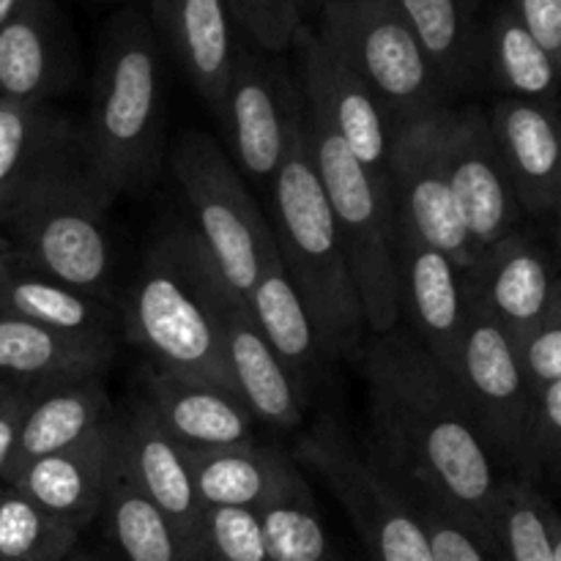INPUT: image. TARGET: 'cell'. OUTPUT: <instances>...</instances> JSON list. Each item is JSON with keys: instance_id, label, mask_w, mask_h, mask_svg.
I'll list each match as a JSON object with an SVG mask.
<instances>
[{"instance_id": "14", "label": "cell", "mask_w": 561, "mask_h": 561, "mask_svg": "<svg viewBox=\"0 0 561 561\" xmlns=\"http://www.w3.org/2000/svg\"><path fill=\"white\" fill-rule=\"evenodd\" d=\"M290 49L296 53V82L305 107L312 110L370 173L387 175L392 121L376 93L337 55L329 53L307 22L296 31Z\"/></svg>"}, {"instance_id": "25", "label": "cell", "mask_w": 561, "mask_h": 561, "mask_svg": "<svg viewBox=\"0 0 561 561\" xmlns=\"http://www.w3.org/2000/svg\"><path fill=\"white\" fill-rule=\"evenodd\" d=\"M192 485L203 510H250L255 513L299 471L283 449L255 442L219 449H184Z\"/></svg>"}, {"instance_id": "34", "label": "cell", "mask_w": 561, "mask_h": 561, "mask_svg": "<svg viewBox=\"0 0 561 561\" xmlns=\"http://www.w3.org/2000/svg\"><path fill=\"white\" fill-rule=\"evenodd\" d=\"M80 531L38 507L20 488H0V561H64Z\"/></svg>"}, {"instance_id": "31", "label": "cell", "mask_w": 561, "mask_h": 561, "mask_svg": "<svg viewBox=\"0 0 561 561\" xmlns=\"http://www.w3.org/2000/svg\"><path fill=\"white\" fill-rule=\"evenodd\" d=\"M0 312L66 334L107 340L115 334V312L107 301L80 294L38 272H16L5 257L0 261Z\"/></svg>"}, {"instance_id": "35", "label": "cell", "mask_w": 561, "mask_h": 561, "mask_svg": "<svg viewBox=\"0 0 561 561\" xmlns=\"http://www.w3.org/2000/svg\"><path fill=\"white\" fill-rule=\"evenodd\" d=\"M102 513L124 561H195L168 518L124 480L115 482Z\"/></svg>"}, {"instance_id": "22", "label": "cell", "mask_w": 561, "mask_h": 561, "mask_svg": "<svg viewBox=\"0 0 561 561\" xmlns=\"http://www.w3.org/2000/svg\"><path fill=\"white\" fill-rule=\"evenodd\" d=\"M148 20L214 113L244 44L228 0H151Z\"/></svg>"}, {"instance_id": "24", "label": "cell", "mask_w": 561, "mask_h": 561, "mask_svg": "<svg viewBox=\"0 0 561 561\" xmlns=\"http://www.w3.org/2000/svg\"><path fill=\"white\" fill-rule=\"evenodd\" d=\"M113 354L115 340L66 334L0 312V378L16 387L42 389L102 376Z\"/></svg>"}, {"instance_id": "18", "label": "cell", "mask_w": 561, "mask_h": 561, "mask_svg": "<svg viewBox=\"0 0 561 561\" xmlns=\"http://www.w3.org/2000/svg\"><path fill=\"white\" fill-rule=\"evenodd\" d=\"M463 288L466 301L496 321L513 343L561 301L551 257L520 230H510L474 257L463 272Z\"/></svg>"}, {"instance_id": "7", "label": "cell", "mask_w": 561, "mask_h": 561, "mask_svg": "<svg viewBox=\"0 0 561 561\" xmlns=\"http://www.w3.org/2000/svg\"><path fill=\"white\" fill-rule=\"evenodd\" d=\"M316 16V36L376 93L392 131L449 107L447 88L392 0H329Z\"/></svg>"}, {"instance_id": "21", "label": "cell", "mask_w": 561, "mask_h": 561, "mask_svg": "<svg viewBox=\"0 0 561 561\" xmlns=\"http://www.w3.org/2000/svg\"><path fill=\"white\" fill-rule=\"evenodd\" d=\"M75 71L58 0H20L0 25V99L44 104Z\"/></svg>"}, {"instance_id": "2", "label": "cell", "mask_w": 561, "mask_h": 561, "mask_svg": "<svg viewBox=\"0 0 561 561\" xmlns=\"http://www.w3.org/2000/svg\"><path fill=\"white\" fill-rule=\"evenodd\" d=\"M162 44L148 11H115L99 38L82 157L110 201L142 190L162 168Z\"/></svg>"}, {"instance_id": "15", "label": "cell", "mask_w": 561, "mask_h": 561, "mask_svg": "<svg viewBox=\"0 0 561 561\" xmlns=\"http://www.w3.org/2000/svg\"><path fill=\"white\" fill-rule=\"evenodd\" d=\"M208 290L217 316L219 351L233 392L244 400L255 420L274 427L299 425L307 409V394L296 387L279 356L268 348L247 301L225 285L214 263Z\"/></svg>"}, {"instance_id": "8", "label": "cell", "mask_w": 561, "mask_h": 561, "mask_svg": "<svg viewBox=\"0 0 561 561\" xmlns=\"http://www.w3.org/2000/svg\"><path fill=\"white\" fill-rule=\"evenodd\" d=\"M170 170L190 206V230L225 285L247 299L277 244L239 168L208 135L184 131L170 148Z\"/></svg>"}, {"instance_id": "27", "label": "cell", "mask_w": 561, "mask_h": 561, "mask_svg": "<svg viewBox=\"0 0 561 561\" xmlns=\"http://www.w3.org/2000/svg\"><path fill=\"white\" fill-rule=\"evenodd\" d=\"M80 148V135L47 104L0 99V217L38 179Z\"/></svg>"}, {"instance_id": "1", "label": "cell", "mask_w": 561, "mask_h": 561, "mask_svg": "<svg viewBox=\"0 0 561 561\" xmlns=\"http://www.w3.org/2000/svg\"><path fill=\"white\" fill-rule=\"evenodd\" d=\"M370 463L405 493L433 499L485 529L504 469L471 422L453 378L409 334L362 345Z\"/></svg>"}, {"instance_id": "6", "label": "cell", "mask_w": 561, "mask_h": 561, "mask_svg": "<svg viewBox=\"0 0 561 561\" xmlns=\"http://www.w3.org/2000/svg\"><path fill=\"white\" fill-rule=\"evenodd\" d=\"M305 142L345 247L365 329L373 334L392 332L400 327L398 222L387 175L370 173L307 107Z\"/></svg>"}, {"instance_id": "9", "label": "cell", "mask_w": 561, "mask_h": 561, "mask_svg": "<svg viewBox=\"0 0 561 561\" xmlns=\"http://www.w3.org/2000/svg\"><path fill=\"white\" fill-rule=\"evenodd\" d=\"M294 458L337 499L373 561H436L405 493L356 449L332 416L296 442Z\"/></svg>"}, {"instance_id": "33", "label": "cell", "mask_w": 561, "mask_h": 561, "mask_svg": "<svg viewBox=\"0 0 561 561\" xmlns=\"http://www.w3.org/2000/svg\"><path fill=\"white\" fill-rule=\"evenodd\" d=\"M268 561H329L327 526L301 469L255 510Z\"/></svg>"}, {"instance_id": "37", "label": "cell", "mask_w": 561, "mask_h": 561, "mask_svg": "<svg viewBox=\"0 0 561 561\" xmlns=\"http://www.w3.org/2000/svg\"><path fill=\"white\" fill-rule=\"evenodd\" d=\"M405 499L411 502L422 529H425L433 559L436 561H496V557H493L491 540H488V531L482 529V526L471 524V520H466L463 515L453 513V510L433 502V499L416 496V493H405Z\"/></svg>"}, {"instance_id": "28", "label": "cell", "mask_w": 561, "mask_h": 561, "mask_svg": "<svg viewBox=\"0 0 561 561\" xmlns=\"http://www.w3.org/2000/svg\"><path fill=\"white\" fill-rule=\"evenodd\" d=\"M559 66L520 25L507 0H499L482 16L480 69L504 96L559 113Z\"/></svg>"}, {"instance_id": "19", "label": "cell", "mask_w": 561, "mask_h": 561, "mask_svg": "<svg viewBox=\"0 0 561 561\" xmlns=\"http://www.w3.org/2000/svg\"><path fill=\"white\" fill-rule=\"evenodd\" d=\"M118 480V422L113 414L71 447L22 466L3 485L20 488L38 507L85 529L102 515Z\"/></svg>"}, {"instance_id": "30", "label": "cell", "mask_w": 561, "mask_h": 561, "mask_svg": "<svg viewBox=\"0 0 561 561\" xmlns=\"http://www.w3.org/2000/svg\"><path fill=\"white\" fill-rule=\"evenodd\" d=\"M244 301L261 334L266 337L268 348L279 356L296 387L310 398V381L323 356L318 348L310 312L285 274L277 250L266 257Z\"/></svg>"}, {"instance_id": "5", "label": "cell", "mask_w": 561, "mask_h": 561, "mask_svg": "<svg viewBox=\"0 0 561 561\" xmlns=\"http://www.w3.org/2000/svg\"><path fill=\"white\" fill-rule=\"evenodd\" d=\"M110 197L93 181L82 146L38 175L3 217L33 272L99 301L113 290Z\"/></svg>"}, {"instance_id": "36", "label": "cell", "mask_w": 561, "mask_h": 561, "mask_svg": "<svg viewBox=\"0 0 561 561\" xmlns=\"http://www.w3.org/2000/svg\"><path fill=\"white\" fill-rule=\"evenodd\" d=\"M561 460V381L529 392L520 436V466L515 480L537 485L542 477H557Z\"/></svg>"}, {"instance_id": "26", "label": "cell", "mask_w": 561, "mask_h": 561, "mask_svg": "<svg viewBox=\"0 0 561 561\" xmlns=\"http://www.w3.org/2000/svg\"><path fill=\"white\" fill-rule=\"evenodd\" d=\"M113 414L115 409L104 392L102 376L33 389V398L22 416L14 458L5 469L3 482L31 460L71 447Z\"/></svg>"}, {"instance_id": "20", "label": "cell", "mask_w": 561, "mask_h": 561, "mask_svg": "<svg viewBox=\"0 0 561 561\" xmlns=\"http://www.w3.org/2000/svg\"><path fill=\"white\" fill-rule=\"evenodd\" d=\"M140 400L164 433L184 449H219L255 442V416L228 387L148 367Z\"/></svg>"}, {"instance_id": "32", "label": "cell", "mask_w": 561, "mask_h": 561, "mask_svg": "<svg viewBox=\"0 0 561 561\" xmlns=\"http://www.w3.org/2000/svg\"><path fill=\"white\" fill-rule=\"evenodd\" d=\"M496 561H561V520L531 482L504 477L485 518Z\"/></svg>"}, {"instance_id": "44", "label": "cell", "mask_w": 561, "mask_h": 561, "mask_svg": "<svg viewBox=\"0 0 561 561\" xmlns=\"http://www.w3.org/2000/svg\"><path fill=\"white\" fill-rule=\"evenodd\" d=\"M301 3H305V9H312V11H316V9H318V5L329 3V0H301Z\"/></svg>"}, {"instance_id": "47", "label": "cell", "mask_w": 561, "mask_h": 561, "mask_svg": "<svg viewBox=\"0 0 561 561\" xmlns=\"http://www.w3.org/2000/svg\"><path fill=\"white\" fill-rule=\"evenodd\" d=\"M80 561H96V559H91V557H85V559H80Z\"/></svg>"}, {"instance_id": "45", "label": "cell", "mask_w": 561, "mask_h": 561, "mask_svg": "<svg viewBox=\"0 0 561 561\" xmlns=\"http://www.w3.org/2000/svg\"><path fill=\"white\" fill-rule=\"evenodd\" d=\"M5 387H11V383H9V381H3V378H0V392H3Z\"/></svg>"}, {"instance_id": "42", "label": "cell", "mask_w": 561, "mask_h": 561, "mask_svg": "<svg viewBox=\"0 0 561 561\" xmlns=\"http://www.w3.org/2000/svg\"><path fill=\"white\" fill-rule=\"evenodd\" d=\"M31 398L33 389L16 387V383H11V387L0 392V480H3L11 458H14L22 416H25Z\"/></svg>"}, {"instance_id": "48", "label": "cell", "mask_w": 561, "mask_h": 561, "mask_svg": "<svg viewBox=\"0 0 561 561\" xmlns=\"http://www.w3.org/2000/svg\"><path fill=\"white\" fill-rule=\"evenodd\" d=\"M329 561H337V559H334V557H332V559H329Z\"/></svg>"}, {"instance_id": "38", "label": "cell", "mask_w": 561, "mask_h": 561, "mask_svg": "<svg viewBox=\"0 0 561 561\" xmlns=\"http://www.w3.org/2000/svg\"><path fill=\"white\" fill-rule=\"evenodd\" d=\"M228 5L241 36L268 55L288 53L307 14L301 0H228Z\"/></svg>"}, {"instance_id": "17", "label": "cell", "mask_w": 561, "mask_h": 561, "mask_svg": "<svg viewBox=\"0 0 561 561\" xmlns=\"http://www.w3.org/2000/svg\"><path fill=\"white\" fill-rule=\"evenodd\" d=\"M115 422L121 480L168 518L192 559L201 561V526L206 510L197 502L184 447L159 427L140 398L124 414H115Z\"/></svg>"}, {"instance_id": "46", "label": "cell", "mask_w": 561, "mask_h": 561, "mask_svg": "<svg viewBox=\"0 0 561 561\" xmlns=\"http://www.w3.org/2000/svg\"><path fill=\"white\" fill-rule=\"evenodd\" d=\"M5 257V250H3V244H0V261H3Z\"/></svg>"}, {"instance_id": "13", "label": "cell", "mask_w": 561, "mask_h": 561, "mask_svg": "<svg viewBox=\"0 0 561 561\" xmlns=\"http://www.w3.org/2000/svg\"><path fill=\"white\" fill-rule=\"evenodd\" d=\"M444 164L460 222L471 250L480 255L515 230V222L520 219V206L499 157L485 107H449L444 129Z\"/></svg>"}, {"instance_id": "39", "label": "cell", "mask_w": 561, "mask_h": 561, "mask_svg": "<svg viewBox=\"0 0 561 561\" xmlns=\"http://www.w3.org/2000/svg\"><path fill=\"white\" fill-rule=\"evenodd\" d=\"M201 561H268L261 526L250 510H206Z\"/></svg>"}, {"instance_id": "11", "label": "cell", "mask_w": 561, "mask_h": 561, "mask_svg": "<svg viewBox=\"0 0 561 561\" xmlns=\"http://www.w3.org/2000/svg\"><path fill=\"white\" fill-rule=\"evenodd\" d=\"M449 107L409 121L392 131L387 184L394 219L420 236L425 244L444 252L463 274L477 255L460 222L444 164V129Z\"/></svg>"}, {"instance_id": "41", "label": "cell", "mask_w": 561, "mask_h": 561, "mask_svg": "<svg viewBox=\"0 0 561 561\" xmlns=\"http://www.w3.org/2000/svg\"><path fill=\"white\" fill-rule=\"evenodd\" d=\"M520 25L561 64V0H507Z\"/></svg>"}, {"instance_id": "12", "label": "cell", "mask_w": 561, "mask_h": 561, "mask_svg": "<svg viewBox=\"0 0 561 561\" xmlns=\"http://www.w3.org/2000/svg\"><path fill=\"white\" fill-rule=\"evenodd\" d=\"M453 383L504 474L518 477L529 392L510 334L471 305Z\"/></svg>"}, {"instance_id": "29", "label": "cell", "mask_w": 561, "mask_h": 561, "mask_svg": "<svg viewBox=\"0 0 561 561\" xmlns=\"http://www.w3.org/2000/svg\"><path fill=\"white\" fill-rule=\"evenodd\" d=\"M425 49L447 93L466 91L482 77L480 0H392Z\"/></svg>"}, {"instance_id": "16", "label": "cell", "mask_w": 561, "mask_h": 561, "mask_svg": "<svg viewBox=\"0 0 561 561\" xmlns=\"http://www.w3.org/2000/svg\"><path fill=\"white\" fill-rule=\"evenodd\" d=\"M398 222V219H394ZM398 307L409 321L411 340L453 378L463 340L466 288L460 268L436 247L425 244L398 222Z\"/></svg>"}, {"instance_id": "40", "label": "cell", "mask_w": 561, "mask_h": 561, "mask_svg": "<svg viewBox=\"0 0 561 561\" xmlns=\"http://www.w3.org/2000/svg\"><path fill=\"white\" fill-rule=\"evenodd\" d=\"M515 356L524 373L526 392L561 381V301L515 340Z\"/></svg>"}, {"instance_id": "43", "label": "cell", "mask_w": 561, "mask_h": 561, "mask_svg": "<svg viewBox=\"0 0 561 561\" xmlns=\"http://www.w3.org/2000/svg\"><path fill=\"white\" fill-rule=\"evenodd\" d=\"M16 3H20V0H0V25H3L5 16L16 9Z\"/></svg>"}, {"instance_id": "4", "label": "cell", "mask_w": 561, "mask_h": 561, "mask_svg": "<svg viewBox=\"0 0 561 561\" xmlns=\"http://www.w3.org/2000/svg\"><path fill=\"white\" fill-rule=\"evenodd\" d=\"M211 257L190 225L170 228L142 255L124 305V332L153 367L230 387L208 290Z\"/></svg>"}, {"instance_id": "3", "label": "cell", "mask_w": 561, "mask_h": 561, "mask_svg": "<svg viewBox=\"0 0 561 561\" xmlns=\"http://www.w3.org/2000/svg\"><path fill=\"white\" fill-rule=\"evenodd\" d=\"M274 244L310 312L323 359H348L365 345V318L337 225L305 142V113L272 179Z\"/></svg>"}, {"instance_id": "23", "label": "cell", "mask_w": 561, "mask_h": 561, "mask_svg": "<svg viewBox=\"0 0 561 561\" xmlns=\"http://www.w3.org/2000/svg\"><path fill=\"white\" fill-rule=\"evenodd\" d=\"M485 115L520 211L557 214L561 203L559 113L502 96L485 107Z\"/></svg>"}, {"instance_id": "10", "label": "cell", "mask_w": 561, "mask_h": 561, "mask_svg": "<svg viewBox=\"0 0 561 561\" xmlns=\"http://www.w3.org/2000/svg\"><path fill=\"white\" fill-rule=\"evenodd\" d=\"M301 113L305 104L299 82L288 66L277 55L241 44L222 99L214 110L241 173L257 184H272Z\"/></svg>"}]
</instances>
